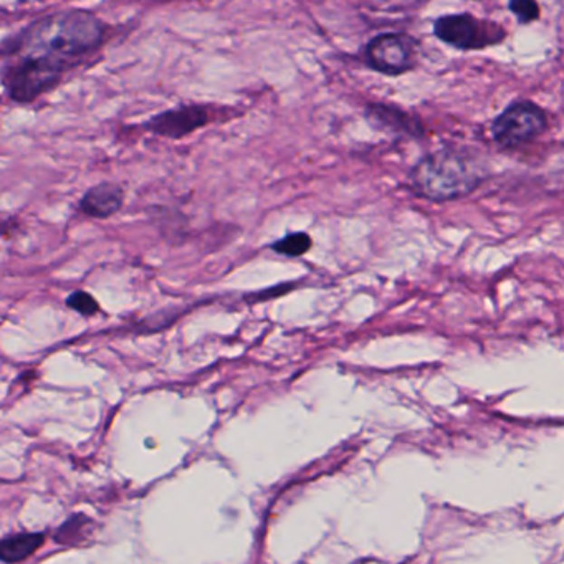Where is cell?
<instances>
[{
	"instance_id": "6da1fadb",
	"label": "cell",
	"mask_w": 564,
	"mask_h": 564,
	"mask_svg": "<svg viewBox=\"0 0 564 564\" xmlns=\"http://www.w3.org/2000/svg\"><path fill=\"white\" fill-rule=\"evenodd\" d=\"M111 27L90 10L65 9L32 20L2 40L5 95L30 105L57 90L68 73L105 47Z\"/></svg>"
},
{
	"instance_id": "7a4b0ae2",
	"label": "cell",
	"mask_w": 564,
	"mask_h": 564,
	"mask_svg": "<svg viewBox=\"0 0 564 564\" xmlns=\"http://www.w3.org/2000/svg\"><path fill=\"white\" fill-rule=\"evenodd\" d=\"M485 164L459 149L427 154L412 167L411 186L417 196L434 202L469 196L487 177Z\"/></svg>"
},
{
	"instance_id": "3957f363",
	"label": "cell",
	"mask_w": 564,
	"mask_h": 564,
	"mask_svg": "<svg viewBox=\"0 0 564 564\" xmlns=\"http://www.w3.org/2000/svg\"><path fill=\"white\" fill-rule=\"evenodd\" d=\"M434 33L450 47L459 50H482L497 45L507 37L502 25L477 19L472 14H450L434 24Z\"/></svg>"
},
{
	"instance_id": "277c9868",
	"label": "cell",
	"mask_w": 564,
	"mask_h": 564,
	"mask_svg": "<svg viewBox=\"0 0 564 564\" xmlns=\"http://www.w3.org/2000/svg\"><path fill=\"white\" fill-rule=\"evenodd\" d=\"M419 42L407 33H379L364 48V62L374 72L397 77L417 65Z\"/></svg>"
},
{
	"instance_id": "5b68a950",
	"label": "cell",
	"mask_w": 564,
	"mask_h": 564,
	"mask_svg": "<svg viewBox=\"0 0 564 564\" xmlns=\"http://www.w3.org/2000/svg\"><path fill=\"white\" fill-rule=\"evenodd\" d=\"M548 116L531 101H517L508 106L492 125L493 139L502 148H518L545 133Z\"/></svg>"
},
{
	"instance_id": "8992f818",
	"label": "cell",
	"mask_w": 564,
	"mask_h": 564,
	"mask_svg": "<svg viewBox=\"0 0 564 564\" xmlns=\"http://www.w3.org/2000/svg\"><path fill=\"white\" fill-rule=\"evenodd\" d=\"M211 125V111L199 103H186L151 116L144 128L154 136L179 141Z\"/></svg>"
},
{
	"instance_id": "52a82bcc",
	"label": "cell",
	"mask_w": 564,
	"mask_h": 564,
	"mask_svg": "<svg viewBox=\"0 0 564 564\" xmlns=\"http://www.w3.org/2000/svg\"><path fill=\"white\" fill-rule=\"evenodd\" d=\"M125 204V191L116 182H100L90 187L80 199V211L93 219H110L121 211Z\"/></svg>"
},
{
	"instance_id": "ba28073f",
	"label": "cell",
	"mask_w": 564,
	"mask_h": 564,
	"mask_svg": "<svg viewBox=\"0 0 564 564\" xmlns=\"http://www.w3.org/2000/svg\"><path fill=\"white\" fill-rule=\"evenodd\" d=\"M366 118L371 125L387 133L409 134V136H419L422 133L419 121L396 106L371 103L366 108Z\"/></svg>"
},
{
	"instance_id": "9c48e42d",
	"label": "cell",
	"mask_w": 564,
	"mask_h": 564,
	"mask_svg": "<svg viewBox=\"0 0 564 564\" xmlns=\"http://www.w3.org/2000/svg\"><path fill=\"white\" fill-rule=\"evenodd\" d=\"M45 543V533H14L0 543L2 563H20L33 555Z\"/></svg>"
},
{
	"instance_id": "30bf717a",
	"label": "cell",
	"mask_w": 564,
	"mask_h": 564,
	"mask_svg": "<svg viewBox=\"0 0 564 564\" xmlns=\"http://www.w3.org/2000/svg\"><path fill=\"white\" fill-rule=\"evenodd\" d=\"M93 526H95V521L87 515H83V513L72 515L62 525L58 526L53 540L57 541L58 545H81L91 535Z\"/></svg>"
},
{
	"instance_id": "8fae6325",
	"label": "cell",
	"mask_w": 564,
	"mask_h": 564,
	"mask_svg": "<svg viewBox=\"0 0 564 564\" xmlns=\"http://www.w3.org/2000/svg\"><path fill=\"white\" fill-rule=\"evenodd\" d=\"M310 249H311V237L306 232L288 234L283 239L272 244V250L288 255V257H300Z\"/></svg>"
},
{
	"instance_id": "7c38bea8",
	"label": "cell",
	"mask_w": 564,
	"mask_h": 564,
	"mask_svg": "<svg viewBox=\"0 0 564 564\" xmlns=\"http://www.w3.org/2000/svg\"><path fill=\"white\" fill-rule=\"evenodd\" d=\"M508 9L517 15L520 24H530L540 17V4L536 0H508Z\"/></svg>"
},
{
	"instance_id": "4fadbf2b",
	"label": "cell",
	"mask_w": 564,
	"mask_h": 564,
	"mask_svg": "<svg viewBox=\"0 0 564 564\" xmlns=\"http://www.w3.org/2000/svg\"><path fill=\"white\" fill-rule=\"evenodd\" d=\"M67 305L83 316L95 315V313H98V310H100V305H98L95 298L91 297L87 292H81V290L73 292L67 298Z\"/></svg>"
}]
</instances>
